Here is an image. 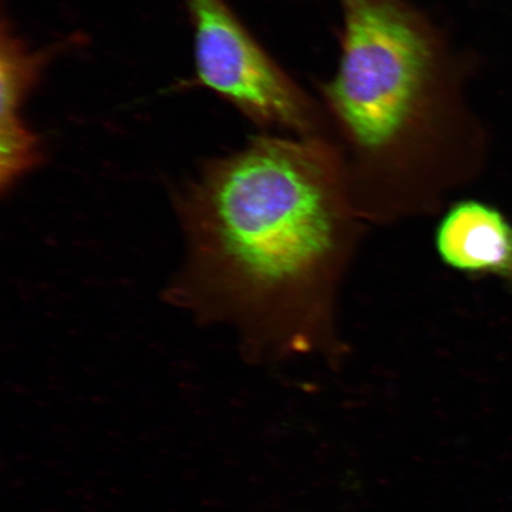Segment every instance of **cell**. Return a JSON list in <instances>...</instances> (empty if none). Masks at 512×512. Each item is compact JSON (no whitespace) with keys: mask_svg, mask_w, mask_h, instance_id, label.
I'll return each mask as SVG.
<instances>
[{"mask_svg":"<svg viewBox=\"0 0 512 512\" xmlns=\"http://www.w3.org/2000/svg\"><path fill=\"white\" fill-rule=\"evenodd\" d=\"M183 214L192 287L248 354L341 361L342 291L368 224L331 139L254 137L207 166Z\"/></svg>","mask_w":512,"mask_h":512,"instance_id":"obj_1","label":"cell"},{"mask_svg":"<svg viewBox=\"0 0 512 512\" xmlns=\"http://www.w3.org/2000/svg\"><path fill=\"white\" fill-rule=\"evenodd\" d=\"M336 2L341 55L319 102L358 211L377 226L440 215L485 160L466 64L412 0Z\"/></svg>","mask_w":512,"mask_h":512,"instance_id":"obj_2","label":"cell"},{"mask_svg":"<svg viewBox=\"0 0 512 512\" xmlns=\"http://www.w3.org/2000/svg\"><path fill=\"white\" fill-rule=\"evenodd\" d=\"M196 78L255 125L293 137L330 138L319 100L274 61L226 0H185Z\"/></svg>","mask_w":512,"mask_h":512,"instance_id":"obj_3","label":"cell"},{"mask_svg":"<svg viewBox=\"0 0 512 512\" xmlns=\"http://www.w3.org/2000/svg\"><path fill=\"white\" fill-rule=\"evenodd\" d=\"M433 243L450 270L512 285V222L492 204L476 198L452 201L440 213Z\"/></svg>","mask_w":512,"mask_h":512,"instance_id":"obj_4","label":"cell"},{"mask_svg":"<svg viewBox=\"0 0 512 512\" xmlns=\"http://www.w3.org/2000/svg\"><path fill=\"white\" fill-rule=\"evenodd\" d=\"M55 49H34L3 21L0 35V175L17 181L40 160V142L22 117Z\"/></svg>","mask_w":512,"mask_h":512,"instance_id":"obj_5","label":"cell"}]
</instances>
